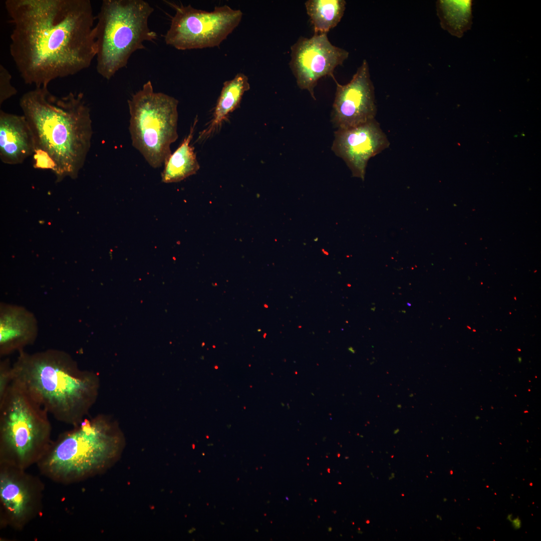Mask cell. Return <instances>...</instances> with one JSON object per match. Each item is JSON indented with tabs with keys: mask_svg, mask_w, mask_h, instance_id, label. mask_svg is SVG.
Returning <instances> with one entry per match:
<instances>
[{
	"mask_svg": "<svg viewBox=\"0 0 541 541\" xmlns=\"http://www.w3.org/2000/svg\"><path fill=\"white\" fill-rule=\"evenodd\" d=\"M10 52L24 82L36 87L87 69L96 56L90 0H7Z\"/></svg>",
	"mask_w": 541,
	"mask_h": 541,
	"instance_id": "6da1fadb",
	"label": "cell"
},
{
	"mask_svg": "<svg viewBox=\"0 0 541 541\" xmlns=\"http://www.w3.org/2000/svg\"><path fill=\"white\" fill-rule=\"evenodd\" d=\"M20 105L31 129L35 149L47 153L57 165L58 181L75 178L83 167L93 134L90 109L80 92L63 97L48 86L36 87L21 98Z\"/></svg>",
	"mask_w": 541,
	"mask_h": 541,
	"instance_id": "7a4b0ae2",
	"label": "cell"
},
{
	"mask_svg": "<svg viewBox=\"0 0 541 541\" xmlns=\"http://www.w3.org/2000/svg\"><path fill=\"white\" fill-rule=\"evenodd\" d=\"M19 352L13 380L58 421L73 426L86 418L98 395L97 374L81 369L63 351Z\"/></svg>",
	"mask_w": 541,
	"mask_h": 541,
	"instance_id": "3957f363",
	"label": "cell"
},
{
	"mask_svg": "<svg viewBox=\"0 0 541 541\" xmlns=\"http://www.w3.org/2000/svg\"><path fill=\"white\" fill-rule=\"evenodd\" d=\"M124 439L117 422L99 414L85 418L61 434L37 464L40 473L62 484L85 480L103 472L119 459Z\"/></svg>",
	"mask_w": 541,
	"mask_h": 541,
	"instance_id": "277c9868",
	"label": "cell"
},
{
	"mask_svg": "<svg viewBox=\"0 0 541 541\" xmlns=\"http://www.w3.org/2000/svg\"><path fill=\"white\" fill-rule=\"evenodd\" d=\"M48 412L13 379L0 396V464L27 469L52 442Z\"/></svg>",
	"mask_w": 541,
	"mask_h": 541,
	"instance_id": "5b68a950",
	"label": "cell"
},
{
	"mask_svg": "<svg viewBox=\"0 0 541 541\" xmlns=\"http://www.w3.org/2000/svg\"><path fill=\"white\" fill-rule=\"evenodd\" d=\"M154 9L143 0H103L95 17L96 70L109 80L131 56L157 38L148 25Z\"/></svg>",
	"mask_w": 541,
	"mask_h": 541,
	"instance_id": "8992f818",
	"label": "cell"
},
{
	"mask_svg": "<svg viewBox=\"0 0 541 541\" xmlns=\"http://www.w3.org/2000/svg\"><path fill=\"white\" fill-rule=\"evenodd\" d=\"M132 144L154 168L164 165L178 138V101L154 91L150 81L128 100Z\"/></svg>",
	"mask_w": 541,
	"mask_h": 541,
	"instance_id": "52a82bcc",
	"label": "cell"
},
{
	"mask_svg": "<svg viewBox=\"0 0 541 541\" xmlns=\"http://www.w3.org/2000/svg\"><path fill=\"white\" fill-rule=\"evenodd\" d=\"M175 10L164 36L166 44L179 50L218 47L241 22L243 14L227 5L212 11L169 3Z\"/></svg>",
	"mask_w": 541,
	"mask_h": 541,
	"instance_id": "ba28073f",
	"label": "cell"
},
{
	"mask_svg": "<svg viewBox=\"0 0 541 541\" xmlns=\"http://www.w3.org/2000/svg\"><path fill=\"white\" fill-rule=\"evenodd\" d=\"M44 485L26 469L0 464V525L21 530L40 515Z\"/></svg>",
	"mask_w": 541,
	"mask_h": 541,
	"instance_id": "9c48e42d",
	"label": "cell"
},
{
	"mask_svg": "<svg viewBox=\"0 0 541 541\" xmlns=\"http://www.w3.org/2000/svg\"><path fill=\"white\" fill-rule=\"evenodd\" d=\"M291 68L299 88L316 100L314 89L322 77L333 75L335 68L347 59L349 52L330 42L327 34L301 37L291 46Z\"/></svg>",
	"mask_w": 541,
	"mask_h": 541,
	"instance_id": "30bf717a",
	"label": "cell"
},
{
	"mask_svg": "<svg viewBox=\"0 0 541 541\" xmlns=\"http://www.w3.org/2000/svg\"><path fill=\"white\" fill-rule=\"evenodd\" d=\"M336 84L331 120L334 127L344 129L356 127L375 119L377 107L375 89L368 62L364 59L350 81Z\"/></svg>",
	"mask_w": 541,
	"mask_h": 541,
	"instance_id": "8fae6325",
	"label": "cell"
},
{
	"mask_svg": "<svg viewBox=\"0 0 541 541\" xmlns=\"http://www.w3.org/2000/svg\"><path fill=\"white\" fill-rule=\"evenodd\" d=\"M390 142L375 120L334 132L332 150L342 158L353 177L364 180L369 159L389 147Z\"/></svg>",
	"mask_w": 541,
	"mask_h": 541,
	"instance_id": "7c38bea8",
	"label": "cell"
},
{
	"mask_svg": "<svg viewBox=\"0 0 541 541\" xmlns=\"http://www.w3.org/2000/svg\"><path fill=\"white\" fill-rule=\"evenodd\" d=\"M38 334L37 320L24 308L4 304L0 307V354L23 350L34 343Z\"/></svg>",
	"mask_w": 541,
	"mask_h": 541,
	"instance_id": "4fadbf2b",
	"label": "cell"
},
{
	"mask_svg": "<svg viewBox=\"0 0 541 541\" xmlns=\"http://www.w3.org/2000/svg\"><path fill=\"white\" fill-rule=\"evenodd\" d=\"M35 149L33 135L24 115L0 111V158L5 164L22 163Z\"/></svg>",
	"mask_w": 541,
	"mask_h": 541,
	"instance_id": "5bb4252c",
	"label": "cell"
},
{
	"mask_svg": "<svg viewBox=\"0 0 541 541\" xmlns=\"http://www.w3.org/2000/svg\"><path fill=\"white\" fill-rule=\"evenodd\" d=\"M249 89L248 78L243 73H238L232 79L225 81L212 119L198 139L204 140L219 129L228 115L239 107L243 95Z\"/></svg>",
	"mask_w": 541,
	"mask_h": 541,
	"instance_id": "9a60e30c",
	"label": "cell"
},
{
	"mask_svg": "<svg viewBox=\"0 0 541 541\" xmlns=\"http://www.w3.org/2000/svg\"><path fill=\"white\" fill-rule=\"evenodd\" d=\"M197 120L191 126L188 134L164 164L162 181L169 183L179 182L195 174L200 168L194 147L190 145Z\"/></svg>",
	"mask_w": 541,
	"mask_h": 541,
	"instance_id": "2e32d148",
	"label": "cell"
},
{
	"mask_svg": "<svg viewBox=\"0 0 541 541\" xmlns=\"http://www.w3.org/2000/svg\"><path fill=\"white\" fill-rule=\"evenodd\" d=\"M441 27L458 38L471 28L472 23L470 0H439L436 3Z\"/></svg>",
	"mask_w": 541,
	"mask_h": 541,
	"instance_id": "e0dca14e",
	"label": "cell"
},
{
	"mask_svg": "<svg viewBox=\"0 0 541 541\" xmlns=\"http://www.w3.org/2000/svg\"><path fill=\"white\" fill-rule=\"evenodd\" d=\"M305 5L314 34H327L341 21L346 2L344 0H308Z\"/></svg>",
	"mask_w": 541,
	"mask_h": 541,
	"instance_id": "ac0fdd59",
	"label": "cell"
},
{
	"mask_svg": "<svg viewBox=\"0 0 541 541\" xmlns=\"http://www.w3.org/2000/svg\"><path fill=\"white\" fill-rule=\"evenodd\" d=\"M12 76L2 64L0 65V105L15 95L17 90L11 83Z\"/></svg>",
	"mask_w": 541,
	"mask_h": 541,
	"instance_id": "d6986e66",
	"label": "cell"
},
{
	"mask_svg": "<svg viewBox=\"0 0 541 541\" xmlns=\"http://www.w3.org/2000/svg\"><path fill=\"white\" fill-rule=\"evenodd\" d=\"M33 166L37 169H51L55 174L57 165L53 159L46 152L35 148L33 154Z\"/></svg>",
	"mask_w": 541,
	"mask_h": 541,
	"instance_id": "ffe728a7",
	"label": "cell"
},
{
	"mask_svg": "<svg viewBox=\"0 0 541 541\" xmlns=\"http://www.w3.org/2000/svg\"><path fill=\"white\" fill-rule=\"evenodd\" d=\"M13 380L12 365L8 360L0 364V396L2 395Z\"/></svg>",
	"mask_w": 541,
	"mask_h": 541,
	"instance_id": "44dd1931",
	"label": "cell"
},
{
	"mask_svg": "<svg viewBox=\"0 0 541 541\" xmlns=\"http://www.w3.org/2000/svg\"><path fill=\"white\" fill-rule=\"evenodd\" d=\"M512 524L515 528H519L521 525V522L518 518H516L512 521Z\"/></svg>",
	"mask_w": 541,
	"mask_h": 541,
	"instance_id": "7402d4cb",
	"label": "cell"
}]
</instances>
